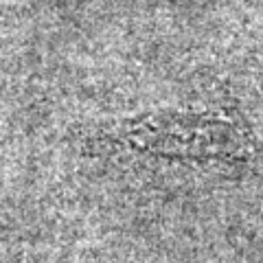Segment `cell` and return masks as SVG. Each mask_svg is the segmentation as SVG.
<instances>
[{"mask_svg": "<svg viewBox=\"0 0 263 263\" xmlns=\"http://www.w3.org/2000/svg\"><path fill=\"white\" fill-rule=\"evenodd\" d=\"M125 138L143 149L176 156H233L248 143L243 129L219 114H158L129 123Z\"/></svg>", "mask_w": 263, "mask_h": 263, "instance_id": "obj_1", "label": "cell"}]
</instances>
